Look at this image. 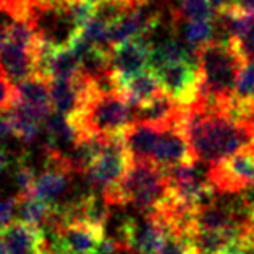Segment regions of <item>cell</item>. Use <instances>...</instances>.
Wrapping results in <instances>:
<instances>
[{"label": "cell", "instance_id": "cell-1", "mask_svg": "<svg viewBox=\"0 0 254 254\" xmlns=\"http://www.w3.org/2000/svg\"><path fill=\"white\" fill-rule=\"evenodd\" d=\"M180 131L188 139L194 162L209 167L235 154L254 152V117L240 119L201 99L183 105Z\"/></svg>", "mask_w": 254, "mask_h": 254}, {"label": "cell", "instance_id": "cell-2", "mask_svg": "<svg viewBox=\"0 0 254 254\" xmlns=\"http://www.w3.org/2000/svg\"><path fill=\"white\" fill-rule=\"evenodd\" d=\"M237 39L210 41L197 51L201 88L197 99L227 109L235 94L241 68L246 64Z\"/></svg>", "mask_w": 254, "mask_h": 254}, {"label": "cell", "instance_id": "cell-3", "mask_svg": "<svg viewBox=\"0 0 254 254\" xmlns=\"http://www.w3.org/2000/svg\"><path fill=\"white\" fill-rule=\"evenodd\" d=\"M109 206H133L142 214H151L170 199L169 177L152 162H131L115 187L102 191Z\"/></svg>", "mask_w": 254, "mask_h": 254}, {"label": "cell", "instance_id": "cell-4", "mask_svg": "<svg viewBox=\"0 0 254 254\" xmlns=\"http://www.w3.org/2000/svg\"><path fill=\"white\" fill-rule=\"evenodd\" d=\"M136 109L122 92H99L96 84L88 102L75 119H70L81 136H115L123 134L134 123Z\"/></svg>", "mask_w": 254, "mask_h": 254}, {"label": "cell", "instance_id": "cell-5", "mask_svg": "<svg viewBox=\"0 0 254 254\" xmlns=\"http://www.w3.org/2000/svg\"><path fill=\"white\" fill-rule=\"evenodd\" d=\"M170 237V227L165 217L154 210L142 215L141 219L123 220L119 230V241L122 251H131L138 254H160Z\"/></svg>", "mask_w": 254, "mask_h": 254}, {"label": "cell", "instance_id": "cell-6", "mask_svg": "<svg viewBox=\"0 0 254 254\" xmlns=\"http://www.w3.org/2000/svg\"><path fill=\"white\" fill-rule=\"evenodd\" d=\"M129 164H131V157L127 151L123 134L107 136L102 152L84 173L86 182L92 190H99L102 193L107 188L115 187L125 177Z\"/></svg>", "mask_w": 254, "mask_h": 254}, {"label": "cell", "instance_id": "cell-7", "mask_svg": "<svg viewBox=\"0 0 254 254\" xmlns=\"http://www.w3.org/2000/svg\"><path fill=\"white\" fill-rule=\"evenodd\" d=\"M206 177L219 193L237 194L254 187V152H240L210 165Z\"/></svg>", "mask_w": 254, "mask_h": 254}, {"label": "cell", "instance_id": "cell-8", "mask_svg": "<svg viewBox=\"0 0 254 254\" xmlns=\"http://www.w3.org/2000/svg\"><path fill=\"white\" fill-rule=\"evenodd\" d=\"M164 91L170 94L180 105H191L197 101L201 88L199 70L188 62H173L154 71Z\"/></svg>", "mask_w": 254, "mask_h": 254}, {"label": "cell", "instance_id": "cell-9", "mask_svg": "<svg viewBox=\"0 0 254 254\" xmlns=\"http://www.w3.org/2000/svg\"><path fill=\"white\" fill-rule=\"evenodd\" d=\"M151 49V42L146 38L133 39L114 47L110 55V68L120 79V83L147 70Z\"/></svg>", "mask_w": 254, "mask_h": 254}, {"label": "cell", "instance_id": "cell-10", "mask_svg": "<svg viewBox=\"0 0 254 254\" xmlns=\"http://www.w3.org/2000/svg\"><path fill=\"white\" fill-rule=\"evenodd\" d=\"M36 46H24L13 39H8L0 47V70L8 81L18 86L36 73Z\"/></svg>", "mask_w": 254, "mask_h": 254}, {"label": "cell", "instance_id": "cell-11", "mask_svg": "<svg viewBox=\"0 0 254 254\" xmlns=\"http://www.w3.org/2000/svg\"><path fill=\"white\" fill-rule=\"evenodd\" d=\"M0 241L10 254H46L49 238L42 228L13 220L0 228Z\"/></svg>", "mask_w": 254, "mask_h": 254}, {"label": "cell", "instance_id": "cell-12", "mask_svg": "<svg viewBox=\"0 0 254 254\" xmlns=\"http://www.w3.org/2000/svg\"><path fill=\"white\" fill-rule=\"evenodd\" d=\"M52 238L66 254H97L105 232L88 225H64L54 228Z\"/></svg>", "mask_w": 254, "mask_h": 254}, {"label": "cell", "instance_id": "cell-13", "mask_svg": "<svg viewBox=\"0 0 254 254\" xmlns=\"http://www.w3.org/2000/svg\"><path fill=\"white\" fill-rule=\"evenodd\" d=\"M152 164L164 170L173 169L178 165H194V159L191 156L188 139L178 128L165 129L157 142L154 151Z\"/></svg>", "mask_w": 254, "mask_h": 254}, {"label": "cell", "instance_id": "cell-14", "mask_svg": "<svg viewBox=\"0 0 254 254\" xmlns=\"http://www.w3.org/2000/svg\"><path fill=\"white\" fill-rule=\"evenodd\" d=\"M164 131L165 128L146 122H134L129 125L123 133V139L131 162H152L154 151Z\"/></svg>", "mask_w": 254, "mask_h": 254}, {"label": "cell", "instance_id": "cell-15", "mask_svg": "<svg viewBox=\"0 0 254 254\" xmlns=\"http://www.w3.org/2000/svg\"><path fill=\"white\" fill-rule=\"evenodd\" d=\"M49 81L51 79L34 75L16 86L20 101L29 110H33L41 119V122H46L54 112L52 101H51V84H49Z\"/></svg>", "mask_w": 254, "mask_h": 254}, {"label": "cell", "instance_id": "cell-16", "mask_svg": "<svg viewBox=\"0 0 254 254\" xmlns=\"http://www.w3.org/2000/svg\"><path fill=\"white\" fill-rule=\"evenodd\" d=\"M164 88L160 84L157 75L151 70H146L133 78L122 83V94L134 109L152 101L154 97L162 94Z\"/></svg>", "mask_w": 254, "mask_h": 254}, {"label": "cell", "instance_id": "cell-17", "mask_svg": "<svg viewBox=\"0 0 254 254\" xmlns=\"http://www.w3.org/2000/svg\"><path fill=\"white\" fill-rule=\"evenodd\" d=\"M44 123L49 138L46 146H51L54 149H59L62 152H65V147H70L71 152L73 147L78 144L79 134L76 131V128L73 127V123L70 122V119H66V117L57 112H52Z\"/></svg>", "mask_w": 254, "mask_h": 254}, {"label": "cell", "instance_id": "cell-18", "mask_svg": "<svg viewBox=\"0 0 254 254\" xmlns=\"http://www.w3.org/2000/svg\"><path fill=\"white\" fill-rule=\"evenodd\" d=\"M5 117H7L11 129H13V134L23 142H33L36 136L39 134L42 123L41 119L20 101V97H18L13 107L5 114Z\"/></svg>", "mask_w": 254, "mask_h": 254}, {"label": "cell", "instance_id": "cell-19", "mask_svg": "<svg viewBox=\"0 0 254 254\" xmlns=\"http://www.w3.org/2000/svg\"><path fill=\"white\" fill-rule=\"evenodd\" d=\"M81 73V62L70 47H55L47 64L49 79H64L73 81Z\"/></svg>", "mask_w": 254, "mask_h": 254}, {"label": "cell", "instance_id": "cell-20", "mask_svg": "<svg viewBox=\"0 0 254 254\" xmlns=\"http://www.w3.org/2000/svg\"><path fill=\"white\" fill-rule=\"evenodd\" d=\"M18 215H20L21 222H26L29 225H34L38 228H42L44 225H52L55 219V212L57 207L51 206L44 201L38 199V197L26 196L20 197L18 196Z\"/></svg>", "mask_w": 254, "mask_h": 254}, {"label": "cell", "instance_id": "cell-21", "mask_svg": "<svg viewBox=\"0 0 254 254\" xmlns=\"http://www.w3.org/2000/svg\"><path fill=\"white\" fill-rule=\"evenodd\" d=\"M173 15L175 21H212L217 18L209 0H180Z\"/></svg>", "mask_w": 254, "mask_h": 254}, {"label": "cell", "instance_id": "cell-22", "mask_svg": "<svg viewBox=\"0 0 254 254\" xmlns=\"http://www.w3.org/2000/svg\"><path fill=\"white\" fill-rule=\"evenodd\" d=\"M214 33H215V26L212 24V21H183L182 26L183 44L194 52L199 51L207 42L214 41L212 39Z\"/></svg>", "mask_w": 254, "mask_h": 254}, {"label": "cell", "instance_id": "cell-23", "mask_svg": "<svg viewBox=\"0 0 254 254\" xmlns=\"http://www.w3.org/2000/svg\"><path fill=\"white\" fill-rule=\"evenodd\" d=\"M36 178H38V175L34 173V169L29 165V162H26L23 157L18 159L16 170H15V183L18 188V196L26 197L33 194Z\"/></svg>", "mask_w": 254, "mask_h": 254}, {"label": "cell", "instance_id": "cell-24", "mask_svg": "<svg viewBox=\"0 0 254 254\" xmlns=\"http://www.w3.org/2000/svg\"><path fill=\"white\" fill-rule=\"evenodd\" d=\"M235 97L254 99V64L253 62H246L245 66L241 68Z\"/></svg>", "mask_w": 254, "mask_h": 254}, {"label": "cell", "instance_id": "cell-25", "mask_svg": "<svg viewBox=\"0 0 254 254\" xmlns=\"http://www.w3.org/2000/svg\"><path fill=\"white\" fill-rule=\"evenodd\" d=\"M18 101L16 86H13L8 78L0 70V114H7Z\"/></svg>", "mask_w": 254, "mask_h": 254}, {"label": "cell", "instance_id": "cell-26", "mask_svg": "<svg viewBox=\"0 0 254 254\" xmlns=\"http://www.w3.org/2000/svg\"><path fill=\"white\" fill-rule=\"evenodd\" d=\"M160 254H196L190 238L182 235H170Z\"/></svg>", "mask_w": 254, "mask_h": 254}, {"label": "cell", "instance_id": "cell-27", "mask_svg": "<svg viewBox=\"0 0 254 254\" xmlns=\"http://www.w3.org/2000/svg\"><path fill=\"white\" fill-rule=\"evenodd\" d=\"M18 209V194L10 196L7 199H0V228L13 222V215Z\"/></svg>", "mask_w": 254, "mask_h": 254}, {"label": "cell", "instance_id": "cell-28", "mask_svg": "<svg viewBox=\"0 0 254 254\" xmlns=\"http://www.w3.org/2000/svg\"><path fill=\"white\" fill-rule=\"evenodd\" d=\"M117 251H122L119 241H117L115 238H107V237H105L101 241V245H99L97 254H115Z\"/></svg>", "mask_w": 254, "mask_h": 254}, {"label": "cell", "instance_id": "cell-29", "mask_svg": "<svg viewBox=\"0 0 254 254\" xmlns=\"http://www.w3.org/2000/svg\"><path fill=\"white\" fill-rule=\"evenodd\" d=\"M209 2L214 7L215 13H222V11H225L228 8L235 7V5H238L240 0H209Z\"/></svg>", "mask_w": 254, "mask_h": 254}, {"label": "cell", "instance_id": "cell-30", "mask_svg": "<svg viewBox=\"0 0 254 254\" xmlns=\"http://www.w3.org/2000/svg\"><path fill=\"white\" fill-rule=\"evenodd\" d=\"M7 165H8V156H7V152L0 147V172L7 169Z\"/></svg>", "mask_w": 254, "mask_h": 254}, {"label": "cell", "instance_id": "cell-31", "mask_svg": "<svg viewBox=\"0 0 254 254\" xmlns=\"http://www.w3.org/2000/svg\"><path fill=\"white\" fill-rule=\"evenodd\" d=\"M240 7L254 13V0H240Z\"/></svg>", "mask_w": 254, "mask_h": 254}, {"label": "cell", "instance_id": "cell-32", "mask_svg": "<svg viewBox=\"0 0 254 254\" xmlns=\"http://www.w3.org/2000/svg\"><path fill=\"white\" fill-rule=\"evenodd\" d=\"M224 254H251V253H248V251H245V250H241V248L235 246V248H232V250H228V251L224 253Z\"/></svg>", "mask_w": 254, "mask_h": 254}, {"label": "cell", "instance_id": "cell-33", "mask_svg": "<svg viewBox=\"0 0 254 254\" xmlns=\"http://www.w3.org/2000/svg\"><path fill=\"white\" fill-rule=\"evenodd\" d=\"M245 199H246V202H248V207H250L251 214L254 215V199H248V196H245Z\"/></svg>", "mask_w": 254, "mask_h": 254}, {"label": "cell", "instance_id": "cell-34", "mask_svg": "<svg viewBox=\"0 0 254 254\" xmlns=\"http://www.w3.org/2000/svg\"><path fill=\"white\" fill-rule=\"evenodd\" d=\"M138 2H139V3H142V2H144V0H138Z\"/></svg>", "mask_w": 254, "mask_h": 254}, {"label": "cell", "instance_id": "cell-35", "mask_svg": "<svg viewBox=\"0 0 254 254\" xmlns=\"http://www.w3.org/2000/svg\"><path fill=\"white\" fill-rule=\"evenodd\" d=\"M253 254H254V253H253Z\"/></svg>", "mask_w": 254, "mask_h": 254}]
</instances>
